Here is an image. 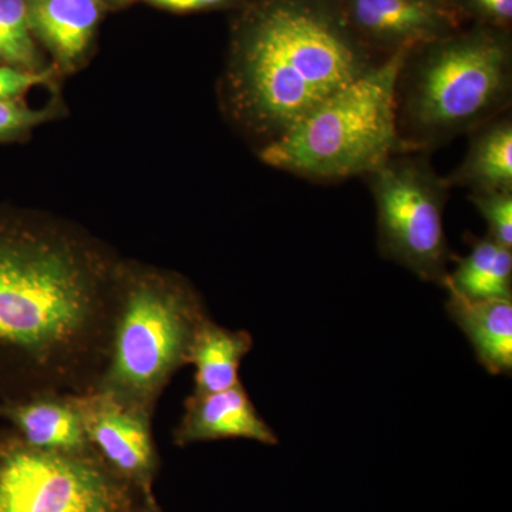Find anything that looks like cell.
Wrapping results in <instances>:
<instances>
[{"label":"cell","mask_w":512,"mask_h":512,"mask_svg":"<svg viewBox=\"0 0 512 512\" xmlns=\"http://www.w3.org/2000/svg\"><path fill=\"white\" fill-rule=\"evenodd\" d=\"M119 259L83 232L0 212V397L83 394L109 350Z\"/></svg>","instance_id":"cell-1"},{"label":"cell","mask_w":512,"mask_h":512,"mask_svg":"<svg viewBox=\"0 0 512 512\" xmlns=\"http://www.w3.org/2000/svg\"><path fill=\"white\" fill-rule=\"evenodd\" d=\"M377 64L343 0H256L235 32L222 101L262 148Z\"/></svg>","instance_id":"cell-2"},{"label":"cell","mask_w":512,"mask_h":512,"mask_svg":"<svg viewBox=\"0 0 512 512\" xmlns=\"http://www.w3.org/2000/svg\"><path fill=\"white\" fill-rule=\"evenodd\" d=\"M512 53L507 36L478 28L414 47L396 86L397 128L407 153L427 154L507 113Z\"/></svg>","instance_id":"cell-3"},{"label":"cell","mask_w":512,"mask_h":512,"mask_svg":"<svg viewBox=\"0 0 512 512\" xmlns=\"http://www.w3.org/2000/svg\"><path fill=\"white\" fill-rule=\"evenodd\" d=\"M208 318L183 276L123 262L106 363L93 390L153 417L165 387L190 363L192 343Z\"/></svg>","instance_id":"cell-4"},{"label":"cell","mask_w":512,"mask_h":512,"mask_svg":"<svg viewBox=\"0 0 512 512\" xmlns=\"http://www.w3.org/2000/svg\"><path fill=\"white\" fill-rule=\"evenodd\" d=\"M410 50H396L323 101L284 136L259 148V158L305 180L338 183L366 177L407 153L397 128L396 86Z\"/></svg>","instance_id":"cell-5"},{"label":"cell","mask_w":512,"mask_h":512,"mask_svg":"<svg viewBox=\"0 0 512 512\" xmlns=\"http://www.w3.org/2000/svg\"><path fill=\"white\" fill-rule=\"evenodd\" d=\"M365 178L375 198L380 254L444 288L448 262L456 258L444 232L447 178L424 153L397 154Z\"/></svg>","instance_id":"cell-6"},{"label":"cell","mask_w":512,"mask_h":512,"mask_svg":"<svg viewBox=\"0 0 512 512\" xmlns=\"http://www.w3.org/2000/svg\"><path fill=\"white\" fill-rule=\"evenodd\" d=\"M141 494L94 451L53 453L0 434V512H136Z\"/></svg>","instance_id":"cell-7"},{"label":"cell","mask_w":512,"mask_h":512,"mask_svg":"<svg viewBox=\"0 0 512 512\" xmlns=\"http://www.w3.org/2000/svg\"><path fill=\"white\" fill-rule=\"evenodd\" d=\"M74 399L94 453L138 493L153 490L160 466L153 417L96 390L74 394Z\"/></svg>","instance_id":"cell-8"},{"label":"cell","mask_w":512,"mask_h":512,"mask_svg":"<svg viewBox=\"0 0 512 512\" xmlns=\"http://www.w3.org/2000/svg\"><path fill=\"white\" fill-rule=\"evenodd\" d=\"M343 8L363 45L382 47L390 55L451 35L458 22L456 10L423 0H343Z\"/></svg>","instance_id":"cell-9"},{"label":"cell","mask_w":512,"mask_h":512,"mask_svg":"<svg viewBox=\"0 0 512 512\" xmlns=\"http://www.w3.org/2000/svg\"><path fill=\"white\" fill-rule=\"evenodd\" d=\"M225 439L254 440L266 446L279 443L275 431L262 419L241 382L221 392H192L185 400L183 417L174 430V443L180 447Z\"/></svg>","instance_id":"cell-10"},{"label":"cell","mask_w":512,"mask_h":512,"mask_svg":"<svg viewBox=\"0 0 512 512\" xmlns=\"http://www.w3.org/2000/svg\"><path fill=\"white\" fill-rule=\"evenodd\" d=\"M0 419L9 421L20 439L37 450L66 454L94 451L74 394L43 393L0 402Z\"/></svg>","instance_id":"cell-11"},{"label":"cell","mask_w":512,"mask_h":512,"mask_svg":"<svg viewBox=\"0 0 512 512\" xmlns=\"http://www.w3.org/2000/svg\"><path fill=\"white\" fill-rule=\"evenodd\" d=\"M33 36L49 50L60 69L79 66L89 52L103 0H26Z\"/></svg>","instance_id":"cell-12"},{"label":"cell","mask_w":512,"mask_h":512,"mask_svg":"<svg viewBox=\"0 0 512 512\" xmlns=\"http://www.w3.org/2000/svg\"><path fill=\"white\" fill-rule=\"evenodd\" d=\"M447 312L470 340L478 362L491 375L512 372V299L470 301L448 289Z\"/></svg>","instance_id":"cell-13"},{"label":"cell","mask_w":512,"mask_h":512,"mask_svg":"<svg viewBox=\"0 0 512 512\" xmlns=\"http://www.w3.org/2000/svg\"><path fill=\"white\" fill-rule=\"evenodd\" d=\"M446 178L451 187L471 192L512 191L510 114H501L473 131L463 163Z\"/></svg>","instance_id":"cell-14"},{"label":"cell","mask_w":512,"mask_h":512,"mask_svg":"<svg viewBox=\"0 0 512 512\" xmlns=\"http://www.w3.org/2000/svg\"><path fill=\"white\" fill-rule=\"evenodd\" d=\"M254 339L247 330H231L208 318L202 323L190 353L195 367L194 393H215L239 382L238 369L251 352Z\"/></svg>","instance_id":"cell-15"},{"label":"cell","mask_w":512,"mask_h":512,"mask_svg":"<svg viewBox=\"0 0 512 512\" xmlns=\"http://www.w3.org/2000/svg\"><path fill=\"white\" fill-rule=\"evenodd\" d=\"M470 252L454 258L456 269L448 274L444 288L453 289L470 301L512 299V251L490 237H467Z\"/></svg>","instance_id":"cell-16"},{"label":"cell","mask_w":512,"mask_h":512,"mask_svg":"<svg viewBox=\"0 0 512 512\" xmlns=\"http://www.w3.org/2000/svg\"><path fill=\"white\" fill-rule=\"evenodd\" d=\"M0 63L43 72V59L30 29L26 0H0Z\"/></svg>","instance_id":"cell-17"},{"label":"cell","mask_w":512,"mask_h":512,"mask_svg":"<svg viewBox=\"0 0 512 512\" xmlns=\"http://www.w3.org/2000/svg\"><path fill=\"white\" fill-rule=\"evenodd\" d=\"M470 201L487 221L488 237L512 251V191L471 192Z\"/></svg>","instance_id":"cell-18"},{"label":"cell","mask_w":512,"mask_h":512,"mask_svg":"<svg viewBox=\"0 0 512 512\" xmlns=\"http://www.w3.org/2000/svg\"><path fill=\"white\" fill-rule=\"evenodd\" d=\"M49 119V110L32 109L20 99L0 100V143L26 136Z\"/></svg>","instance_id":"cell-19"},{"label":"cell","mask_w":512,"mask_h":512,"mask_svg":"<svg viewBox=\"0 0 512 512\" xmlns=\"http://www.w3.org/2000/svg\"><path fill=\"white\" fill-rule=\"evenodd\" d=\"M52 77L50 72H32L0 64V100L20 99L32 87L47 82Z\"/></svg>","instance_id":"cell-20"},{"label":"cell","mask_w":512,"mask_h":512,"mask_svg":"<svg viewBox=\"0 0 512 512\" xmlns=\"http://www.w3.org/2000/svg\"><path fill=\"white\" fill-rule=\"evenodd\" d=\"M468 8L490 20L495 26L507 25L512 19V0H467Z\"/></svg>","instance_id":"cell-21"},{"label":"cell","mask_w":512,"mask_h":512,"mask_svg":"<svg viewBox=\"0 0 512 512\" xmlns=\"http://www.w3.org/2000/svg\"><path fill=\"white\" fill-rule=\"evenodd\" d=\"M157 8L173 12H195V10L214 9L224 6L229 0H148Z\"/></svg>","instance_id":"cell-22"},{"label":"cell","mask_w":512,"mask_h":512,"mask_svg":"<svg viewBox=\"0 0 512 512\" xmlns=\"http://www.w3.org/2000/svg\"><path fill=\"white\" fill-rule=\"evenodd\" d=\"M141 510H143V512H164L163 508L158 504L153 490L141 494Z\"/></svg>","instance_id":"cell-23"},{"label":"cell","mask_w":512,"mask_h":512,"mask_svg":"<svg viewBox=\"0 0 512 512\" xmlns=\"http://www.w3.org/2000/svg\"><path fill=\"white\" fill-rule=\"evenodd\" d=\"M423 2L431 3V5L440 6V8L451 9L450 5H448V2H450V0H423Z\"/></svg>","instance_id":"cell-24"},{"label":"cell","mask_w":512,"mask_h":512,"mask_svg":"<svg viewBox=\"0 0 512 512\" xmlns=\"http://www.w3.org/2000/svg\"><path fill=\"white\" fill-rule=\"evenodd\" d=\"M111 5H124V3L131 2V0H107Z\"/></svg>","instance_id":"cell-25"},{"label":"cell","mask_w":512,"mask_h":512,"mask_svg":"<svg viewBox=\"0 0 512 512\" xmlns=\"http://www.w3.org/2000/svg\"><path fill=\"white\" fill-rule=\"evenodd\" d=\"M136 512H143V510H141V508H140V510H138V511H136Z\"/></svg>","instance_id":"cell-26"}]
</instances>
